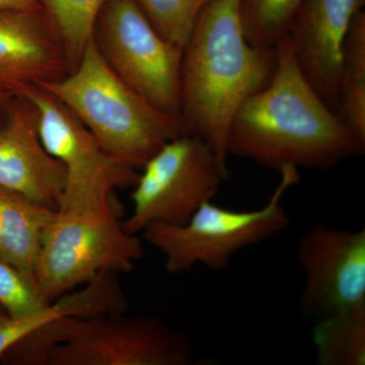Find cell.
I'll return each mask as SVG.
<instances>
[{"label":"cell","instance_id":"obj_18","mask_svg":"<svg viewBox=\"0 0 365 365\" xmlns=\"http://www.w3.org/2000/svg\"><path fill=\"white\" fill-rule=\"evenodd\" d=\"M304 0H240V19L250 44L275 48L287 37Z\"/></svg>","mask_w":365,"mask_h":365},{"label":"cell","instance_id":"obj_12","mask_svg":"<svg viewBox=\"0 0 365 365\" xmlns=\"http://www.w3.org/2000/svg\"><path fill=\"white\" fill-rule=\"evenodd\" d=\"M71 71L66 46L44 6L0 11V91L20 95Z\"/></svg>","mask_w":365,"mask_h":365},{"label":"cell","instance_id":"obj_3","mask_svg":"<svg viewBox=\"0 0 365 365\" xmlns=\"http://www.w3.org/2000/svg\"><path fill=\"white\" fill-rule=\"evenodd\" d=\"M39 86L58 98L108 153L136 170L185 134L180 120L160 111L115 73L93 38L71 72Z\"/></svg>","mask_w":365,"mask_h":365},{"label":"cell","instance_id":"obj_21","mask_svg":"<svg viewBox=\"0 0 365 365\" xmlns=\"http://www.w3.org/2000/svg\"><path fill=\"white\" fill-rule=\"evenodd\" d=\"M49 302L41 297L35 285L18 269L0 259V306L4 307L7 317L26 318Z\"/></svg>","mask_w":365,"mask_h":365},{"label":"cell","instance_id":"obj_8","mask_svg":"<svg viewBox=\"0 0 365 365\" xmlns=\"http://www.w3.org/2000/svg\"><path fill=\"white\" fill-rule=\"evenodd\" d=\"M131 194L133 210L123 227L143 232L153 223L182 225L217 194L227 167L205 141L191 134L172 139L141 168Z\"/></svg>","mask_w":365,"mask_h":365},{"label":"cell","instance_id":"obj_4","mask_svg":"<svg viewBox=\"0 0 365 365\" xmlns=\"http://www.w3.org/2000/svg\"><path fill=\"white\" fill-rule=\"evenodd\" d=\"M14 348L33 365H187L193 343L158 319L64 317L36 330Z\"/></svg>","mask_w":365,"mask_h":365},{"label":"cell","instance_id":"obj_20","mask_svg":"<svg viewBox=\"0 0 365 365\" xmlns=\"http://www.w3.org/2000/svg\"><path fill=\"white\" fill-rule=\"evenodd\" d=\"M158 33L184 48L199 14L211 0H134Z\"/></svg>","mask_w":365,"mask_h":365},{"label":"cell","instance_id":"obj_15","mask_svg":"<svg viewBox=\"0 0 365 365\" xmlns=\"http://www.w3.org/2000/svg\"><path fill=\"white\" fill-rule=\"evenodd\" d=\"M55 212L0 186V259L18 269L34 285L43 234Z\"/></svg>","mask_w":365,"mask_h":365},{"label":"cell","instance_id":"obj_5","mask_svg":"<svg viewBox=\"0 0 365 365\" xmlns=\"http://www.w3.org/2000/svg\"><path fill=\"white\" fill-rule=\"evenodd\" d=\"M144 254L137 235L125 230L114 196L81 209H58L46 227L35 285L53 302L103 273H130Z\"/></svg>","mask_w":365,"mask_h":365},{"label":"cell","instance_id":"obj_6","mask_svg":"<svg viewBox=\"0 0 365 365\" xmlns=\"http://www.w3.org/2000/svg\"><path fill=\"white\" fill-rule=\"evenodd\" d=\"M268 202L261 208L235 211L206 201L182 225L153 223L143 230L144 240L165 256V270L185 272L197 265L222 270L235 254L280 234L290 218L282 199L297 185L299 169L285 167Z\"/></svg>","mask_w":365,"mask_h":365},{"label":"cell","instance_id":"obj_14","mask_svg":"<svg viewBox=\"0 0 365 365\" xmlns=\"http://www.w3.org/2000/svg\"><path fill=\"white\" fill-rule=\"evenodd\" d=\"M128 307L116 274L103 273L49 302L37 313L21 319H0V357L30 334L64 317H97L124 313Z\"/></svg>","mask_w":365,"mask_h":365},{"label":"cell","instance_id":"obj_23","mask_svg":"<svg viewBox=\"0 0 365 365\" xmlns=\"http://www.w3.org/2000/svg\"><path fill=\"white\" fill-rule=\"evenodd\" d=\"M14 96L11 93H6V91H0V116H1L7 104L13 98Z\"/></svg>","mask_w":365,"mask_h":365},{"label":"cell","instance_id":"obj_22","mask_svg":"<svg viewBox=\"0 0 365 365\" xmlns=\"http://www.w3.org/2000/svg\"><path fill=\"white\" fill-rule=\"evenodd\" d=\"M43 6L41 0H0V11H26Z\"/></svg>","mask_w":365,"mask_h":365},{"label":"cell","instance_id":"obj_16","mask_svg":"<svg viewBox=\"0 0 365 365\" xmlns=\"http://www.w3.org/2000/svg\"><path fill=\"white\" fill-rule=\"evenodd\" d=\"M337 115L365 143V13L360 11L346 35L342 50Z\"/></svg>","mask_w":365,"mask_h":365},{"label":"cell","instance_id":"obj_1","mask_svg":"<svg viewBox=\"0 0 365 365\" xmlns=\"http://www.w3.org/2000/svg\"><path fill=\"white\" fill-rule=\"evenodd\" d=\"M275 48L272 78L245 101L230 122L227 155L278 172L285 167L330 169L362 155L365 143L300 71L288 36Z\"/></svg>","mask_w":365,"mask_h":365},{"label":"cell","instance_id":"obj_2","mask_svg":"<svg viewBox=\"0 0 365 365\" xmlns=\"http://www.w3.org/2000/svg\"><path fill=\"white\" fill-rule=\"evenodd\" d=\"M240 0H211L182 48L181 113L185 134L202 139L227 165V138L235 112L268 85L276 48L250 44Z\"/></svg>","mask_w":365,"mask_h":365},{"label":"cell","instance_id":"obj_11","mask_svg":"<svg viewBox=\"0 0 365 365\" xmlns=\"http://www.w3.org/2000/svg\"><path fill=\"white\" fill-rule=\"evenodd\" d=\"M0 186L57 210L66 170L45 148L30 98L14 96L0 120Z\"/></svg>","mask_w":365,"mask_h":365},{"label":"cell","instance_id":"obj_10","mask_svg":"<svg viewBox=\"0 0 365 365\" xmlns=\"http://www.w3.org/2000/svg\"><path fill=\"white\" fill-rule=\"evenodd\" d=\"M297 256L306 277V313L319 319L365 306V230L317 223L300 237Z\"/></svg>","mask_w":365,"mask_h":365},{"label":"cell","instance_id":"obj_19","mask_svg":"<svg viewBox=\"0 0 365 365\" xmlns=\"http://www.w3.org/2000/svg\"><path fill=\"white\" fill-rule=\"evenodd\" d=\"M61 36L72 69L93 38V28L107 0H43Z\"/></svg>","mask_w":365,"mask_h":365},{"label":"cell","instance_id":"obj_24","mask_svg":"<svg viewBox=\"0 0 365 365\" xmlns=\"http://www.w3.org/2000/svg\"><path fill=\"white\" fill-rule=\"evenodd\" d=\"M6 318V316H4V314H0V319Z\"/></svg>","mask_w":365,"mask_h":365},{"label":"cell","instance_id":"obj_13","mask_svg":"<svg viewBox=\"0 0 365 365\" xmlns=\"http://www.w3.org/2000/svg\"><path fill=\"white\" fill-rule=\"evenodd\" d=\"M365 0H304L288 38L300 71L337 113L343 45Z\"/></svg>","mask_w":365,"mask_h":365},{"label":"cell","instance_id":"obj_7","mask_svg":"<svg viewBox=\"0 0 365 365\" xmlns=\"http://www.w3.org/2000/svg\"><path fill=\"white\" fill-rule=\"evenodd\" d=\"M93 40L122 81L180 120L182 48L163 38L134 0H107Z\"/></svg>","mask_w":365,"mask_h":365},{"label":"cell","instance_id":"obj_9","mask_svg":"<svg viewBox=\"0 0 365 365\" xmlns=\"http://www.w3.org/2000/svg\"><path fill=\"white\" fill-rule=\"evenodd\" d=\"M20 95L30 98L37 108L43 143L66 170V186L58 209L98 205L110 200L116 190L135 185L137 170L108 153L52 93L37 86Z\"/></svg>","mask_w":365,"mask_h":365},{"label":"cell","instance_id":"obj_17","mask_svg":"<svg viewBox=\"0 0 365 365\" xmlns=\"http://www.w3.org/2000/svg\"><path fill=\"white\" fill-rule=\"evenodd\" d=\"M321 365L365 364V306L319 319L313 332Z\"/></svg>","mask_w":365,"mask_h":365}]
</instances>
